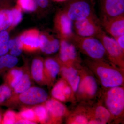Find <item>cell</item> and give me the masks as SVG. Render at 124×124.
Wrapping results in <instances>:
<instances>
[{
    "instance_id": "1",
    "label": "cell",
    "mask_w": 124,
    "mask_h": 124,
    "mask_svg": "<svg viewBox=\"0 0 124 124\" xmlns=\"http://www.w3.org/2000/svg\"><path fill=\"white\" fill-rule=\"evenodd\" d=\"M87 68L104 88L124 86V70L106 59L85 61Z\"/></svg>"
},
{
    "instance_id": "2",
    "label": "cell",
    "mask_w": 124,
    "mask_h": 124,
    "mask_svg": "<svg viewBox=\"0 0 124 124\" xmlns=\"http://www.w3.org/2000/svg\"><path fill=\"white\" fill-rule=\"evenodd\" d=\"M48 99V95L42 88L31 86L26 91L13 95L8 101L6 106L32 107L45 102Z\"/></svg>"
},
{
    "instance_id": "3",
    "label": "cell",
    "mask_w": 124,
    "mask_h": 124,
    "mask_svg": "<svg viewBox=\"0 0 124 124\" xmlns=\"http://www.w3.org/2000/svg\"><path fill=\"white\" fill-rule=\"evenodd\" d=\"M78 50L93 60L105 59L107 57L104 46L99 39L94 37H83L74 33L70 40Z\"/></svg>"
},
{
    "instance_id": "4",
    "label": "cell",
    "mask_w": 124,
    "mask_h": 124,
    "mask_svg": "<svg viewBox=\"0 0 124 124\" xmlns=\"http://www.w3.org/2000/svg\"><path fill=\"white\" fill-rule=\"evenodd\" d=\"M104 93L103 96V102L113 120H119L124 117V86L107 89Z\"/></svg>"
},
{
    "instance_id": "5",
    "label": "cell",
    "mask_w": 124,
    "mask_h": 124,
    "mask_svg": "<svg viewBox=\"0 0 124 124\" xmlns=\"http://www.w3.org/2000/svg\"><path fill=\"white\" fill-rule=\"evenodd\" d=\"M98 81L87 67H81V79L76 94L78 101H90L95 99L99 93Z\"/></svg>"
},
{
    "instance_id": "6",
    "label": "cell",
    "mask_w": 124,
    "mask_h": 124,
    "mask_svg": "<svg viewBox=\"0 0 124 124\" xmlns=\"http://www.w3.org/2000/svg\"><path fill=\"white\" fill-rule=\"evenodd\" d=\"M96 38L101 42L108 61L121 69H124V50L113 38L108 36L103 31Z\"/></svg>"
},
{
    "instance_id": "7",
    "label": "cell",
    "mask_w": 124,
    "mask_h": 124,
    "mask_svg": "<svg viewBox=\"0 0 124 124\" xmlns=\"http://www.w3.org/2000/svg\"><path fill=\"white\" fill-rule=\"evenodd\" d=\"M93 0H69L64 11L72 21H79L94 14Z\"/></svg>"
},
{
    "instance_id": "8",
    "label": "cell",
    "mask_w": 124,
    "mask_h": 124,
    "mask_svg": "<svg viewBox=\"0 0 124 124\" xmlns=\"http://www.w3.org/2000/svg\"><path fill=\"white\" fill-rule=\"evenodd\" d=\"M101 23L95 14L82 20L74 21L73 29L76 35L83 37L96 38L102 31Z\"/></svg>"
},
{
    "instance_id": "9",
    "label": "cell",
    "mask_w": 124,
    "mask_h": 124,
    "mask_svg": "<svg viewBox=\"0 0 124 124\" xmlns=\"http://www.w3.org/2000/svg\"><path fill=\"white\" fill-rule=\"evenodd\" d=\"M58 60L62 64L78 67L81 66V58L75 45L68 40L62 39Z\"/></svg>"
},
{
    "instance_id": "10",
    "label": "cell",
    "mask_w": 124,
    "mask_h": 124,
    "mask_svg": "<svg viewBox=\"0 0 124 124\" xmlns=\"http://www.w3.org/2000/svg\"><path fill=\"white\" fill-rule=\"evenodd\" d=\"M48 113L47 124H60L70 112L61 102L54 98L48 99L44 102Z\"/></svg>"
},
{
    "instance_id": "11",
    "label": "cell",
    "mask_w": 124,
    "mask_h": 124,
    "mask_svg": "<svg viewBox=\"0 0 124 124\" xmlns=\"http://www.w3.org/2000/svg\"><path fill=\"white\" fill-rule=\"evenodd\" d=\"M60 64L61 69L60 74L62 76V78L68 83L76 95L81 79L82 66L78 67L65 65L61 63Z\"/></svg>"
},
{
    "instance_id": "12",
    "label": "cell",
    "mask_w": 124,
    "mask_h": 124,
    "mask_svg": "<svg viewBox=\"0 0 124 124\" xmlns=\"http://www.w3.org/2000/svg\"><path fill=\"white\" fill-rule=\"evenodd\" d=\"M54 26L62 39L69 40L75 33L72 21L63 11L57 14L54 20Z\"/></svg>"
},
{
    "instance_id": "13",
    "label": "cell",
    "mask_w": 124,
    "mask_h": 124,
    "mask_svg": "<svg viewBox=\"0 0 124 124\" xmlns=\"http://www.w3.org/2000/svg\"><path fill=\"white\" fill-rule=\"evenodd\" d=\"M51 94L52 97L61 102H73L76 100L75 95L71 86L62 78L54 85Z\"/></svg>"
},
{
    "instance_id": "14",
    "label": "cell",
    "mask_w": 124,
    "mask_h": 124,
    "mask_svg": "<svg viewBox=\"0 0 124 124\" xmlns=\"http://www.w3.org/2000/svg\"><path fill=\"white\" fill-rule=\"evenodd\" d=\"M100 23L113 38L124 35V15L111 18L102 17Z\"/></svg>"
},
{
    "instance_id": "15",
    "label": "cell",
    "mask_w": 124,
    "mask_h": 124,
    "mask_svg": "<svg viewBox=\"0 0 124 124\" xmlns=\"http://www.w3.org/2000/svg\"><path fill=\"white\" fill-rule=\"evenodd\" d=\"M102 17L111 18L124 15V0H99Z\"/></svg>"
},
{
    "instance_id": "16",
    "label": "cell",
    "mask_w": 124,
    "mask_h": 124,
    "mask_svg": "<svg viewBox=\"0 0 124 124\" xmlns=\"http://www.w3.org/2000/svg\"><path fill=\"white\" fill-rule=\"evenodd\" d=\"M44 67L46 85L50 88L53 86L57 77L60 74L61 64L58 58H48L44 61Z\"/></svg>"
},
{
    "instance_id": "17",
    "label": "cell",
    "mask_w": 124,
    "mask_h": 124,
    "mask_svg": "<svg viewBox=\"0 0 124 124\" xmlns=\"http://www.w3.org/2000/svg\"><path fill=\"white\" fill-rule=\"evenodd\" d=\"M39 35L38 31L31 30L20 36L22 40L23 50L28 52L37 51L39 49Z\"/></svg>"
},
{
    "instance_id": "18",
    "label": "cell",
    "mask_w": 124,
    "mask_h": 124,
    "mask_svg": "<svg viewBox=\"0 0 124 124\" xmlns=\"http://www.w3.org/2000/svg\"><path fill=\"white\" fill-rule=\"evenodd\" d=\"M30 71L32 80L40 85H46L45 76L44 60L38 57L32 60Z\"/></svg>"
},
{
    "instance_id": "19",
    "label": "cell",
    "mask_w": 124,
    "mask_h": 124,
    "mask_svg": "<svg viewBox=\"0 0 124 124\" xmlns=\"http://www.w3.org/2000/svg\"><path fill=\"white\" fill-rule=\"evenodd\" d=\"M60 42L56 38L41 35L39 37V49L43 53L50 54L57 53L60 48Z\"/></svg>"
},
{
    "instance_id": "20",
    "label": "cell",
    "mask_w": 124,
    "mask_h": 124,
    "mask_svg": "<svg viewBox=\"0 0 124 124\" xmlns=\"http://www.w3.org/2000/svg\"><path fill=\"white\" fill-rule=\"evenodd\" d=\"M90 108L91 116L93 120H96L100 124L109 123L113 120L111 115L108 110L101 104Z\"/></svg>"
},
{
    "instance_id": "21",
    "label": "cell",
    "mask_w": 124,
    "mask_h": 124,
    "mask_svg": "<svg viewBox=\"0 0 124 124\" xmlns=\"http://www.w3.org/2000/svg\"><path fill=\"white\" fill-rule=\"evenodd\" d=\"M23 73L22 77L17 84L13 89V95H17L26 91L31 86L32 79L28 65L23 66Z\"/></svg>"
},
{
    "instance_id": "22",
    "label": "cell",
    "mask_w": 124,
    "mask_h": 124,
    "mask_svg": "<svg viewBox=\"0 0 124 124\" xmlns=\"http://www.w3.org/2000/svg\"><path fill=\"white\" fill-rule=\"evenodd\" d=\"M67 124H89V117L88 115L86 108H78L72 113H69L67 116Z\"/></svg>"
},
{
    "instance_id": "23",
    "label": "cell",
    "mask_w": 124,
    "mask_h": 124,
    "mask_svg": "<svg viewBox=\"0 0 124 124\" xmlns=\"http://www.w3.org/2000/svg\"><path fill=\"white\" fill-rule=\"evenodd\" d=\"M23 73V67H14L4 74V83L13 89L20 81Z\"/></svg>"
},
{
    "instance_id": "24",
    "label": "cell",
    "mask_w": 124,
    "mask_h": 124,
    "mask_svg": "<svg viewBox=\"0 0 124 124\" xmlns=\"http://www.w3.org/2000/svg\"><path fill=\"white\" fill-rule=\"evenodd\" d=\"M18 60L16 57L11 54H6L0 57V75L16 66Z\"/></svg>"
},
{
    "instance_id": "25",
    "label": "cell",
    "mask_w": 124,
    "mask_h": 124,
    "mask_svg": "<svg viewBox=\"0 0 124 124\" xmlns=\"http://www.w3.org/2000/svg\"><path fill=\"white\" fill-rule=\"evenodd\" d=\"M34 110L38 123L47 124L48 120V113L44 103L32 107Z\"/></svg>"
},
{
    "instance_id": "26",
    "label": "cell",
    "mask_w": 124,
    "mask_h": 124,
    "mask_svg": "<svg viewBox=\"0 0 124 124\" xmlns=\"http://www.w3.org/2000/svg\"><path fill=\"white\" fill-rule=\"evenodd\" d=\"M12 12L8 9L0 10V31H5L12 24Z\"/></svg>"
},
{
    "instance_id": "27",
    "label": "cell",
    "mask_w": 124,
    "mask_h": 124,
    "mask_svg": "<svg viewBox=\"0 0 124 124\" xmlns=\"http://www.w3.org/2000/svg\"><path fill=\"white\" fill-rule=\"evenodd\" d=\"M13 95V89L4 83L0 85V106H6Z\"/></svg>"
},
{
    "instance_id": "28",
    "label": "cell",
    "mask_w": 124,
    "mask_h": 124,
    "mask_svg": "<svg viewBox=\"0 0 124 124\" xmlns=\"http://www.w3.org/2000/svg\"><path fill=\"white\" fill-rule=\"evenodd\" d=\"M20 119L21 118L18 112H16L11 109H9L5 112L2 116L1 124H16L17 121Z\"/></svg>"
},
{
    "instance_id": "29",
    "label": "cell",
    "mask_w": 124,
    "mask_h": 124,
    "mask_svg": "<svg viewBox=\"0 0 124 124\" xmlns=\"http://www.w3.org/2000/svg\"><path fill=\"white\" fill-rule=\"evenodd\" d=\"M18 113L21 119L28 120L37 124L38 123L35 112L32 107H22Z\"/></svg>"
},
{
    "instance_id": "30",
    "label": "cell",
    "mask_w": 124,
    "mask_h": 124,
    "mask_svg": "<svg viewBox=\"0 0 124 124\" xmlns=\"http://www.w3.org/2000/svg\"><path fill=\"white\" fill-rule=\"evenodd\" d=\"M8 33L5 31L0 32V57L6 54L8 51Z\"/></svg>"
},
{
    "instance_id": "31",
    "label": "cell",
    "mask_w": 124,
    "mask_h": 124,
    "mask_svg": "<svg viewBox=\"0 0 124 124\" xmlns=\"http://www.w3.org/2000/svg\"><path fill=\"white\" fill-rule=\"evenodd\" d=\"M18 7L27 12H32L36 9L37 5L35 0H18Z\"/></svg>"
},
{
    "instance_id": "32",
    "label": "cell",
    "mask_w": 124,
    "mask_h": 124,
    "mask_svg": "<svg viewBox=\"0 0 124 124\" xmlns=\"http://www.w3.org/2000/svg\"><path fill=\"white\" fill-rule=\"evenodd\" d=\"M14 44L13 47L11 49L10 54L17 57L19 56L22 54L23 50L22 40L21 37L16 38L14 39Z\"/></svg>"
},
{
    "instance_id": "33",
    "label": "cell",
    "mask_w": 124,
    "mask_h": 124,
    "mask_svg": "<svg viewBox=\"0 0 124 124\" xmlns=\"http://www.w3.org/2000/svg\"><path fill=\"white\" fill-rule=\"evenodd\" d=\"M13 17L12 25L13 26H16L20 22L23 18L22 14L21 9L18 7L13 9L11 10Z\"/></svg>"
},
{
    "instance_id": "34",
    "label": "cell",
    "mask_w": 124,
    "mask_h": 124,
    "mask_svg": "<svg viewBox=\"0 0 124 124\" xmlns=\"http://www.w3.org/2000/svg\"><path fill=\"white\" fill-rule=\"evenodd\" d=\"M117 44L124 50V35L114 38Z\"/></svg>"
},
{
    "instance_id": "35",
    "label": "cell",
    "mask_w": 124,
    "mask_h": 124,
    "mask_svg": "<svg viewBox=\"0 0 124 124\" xmlns=\"http://www.w3.org/2000/svg\"><path fill=\"white\" fill-rule=\"evenodd\" d=\"M37 5L43 8L47 7L49 5L48 0H35Z\"/></svg>"
},
{
    "instance_id": "36",
    "label": "cell",
    "mask_w": 124,
    "mask_h": 124,
    "mask_svg": "<svg viewBox=\"0 0 124 124\" xmlns=\"http://www.w3.org/2000/svg\"><path fill=\"white\" fill-rule=\"evenodd\" d=\"M16 124H36V122H32L25 119H21L17 121Z\"/></svg>"
},
{
    "instance_id": "37",
    "label": "cell",
    "mask_w": 124,
    "mask_h": 124,
    "mask_svg": "<svg viewBox=\"0 0 124 124\" xmlns=\"http://www.w3.org/2000/svg\"><path fill=\"white\" fill-rule=\"evenodd\" d=\"M14 44V40H11L9 41L8 47L9 49L11 50L13 48Z\"/></svg>"
},
{
    "instance_id": "38",
    "label": "cell",
    "mask_w": 124,
    "mask_h": 124,
    "mask_svg": "<svg viewBox=\"0 0 124 124\" xmlns=\"http://www.w3.org/2000/svg\"><path fill=\"white\" fill-rule=\"evenodd\" d=\"M2 116L1 112L0 110V124H1V121H2Z\"/></svg>"
},
{
    "instance_id": "39",
    "label": "cell",
    "mask_w": 124,
    "mask_h": 124,
    "mask_svg": "<svg viewBox=\"0 0 124 124\" xmlns=\"http://www.w3.org/2000/svg\"><path fill=\"white\" fill-rule=\"evenodd\" d=\"M55 0L58 1H64L66 0Z\"/></svg>"
}]
</instances>
